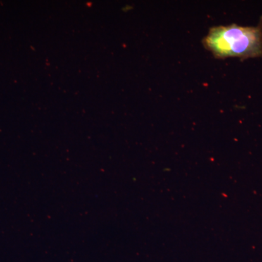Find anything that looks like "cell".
Segmentation results:
<instances>
[{
	"instance_id": "obj_1",
	"label": "cell",
	"mask_w": 262,
	"mask_h": 262,
	"mask_svg": "<svg viewBox=\"0 0 262 262\" xmlns=\"http://www.w3.org/2000/svg\"><path fill=\"white\" fill-rule=\"evenodd\" d=\"M203 44L216 58L261 57L262 25L244 27L232 24L213 27L203 39Z\"/></svg>"
}]
</instances>
